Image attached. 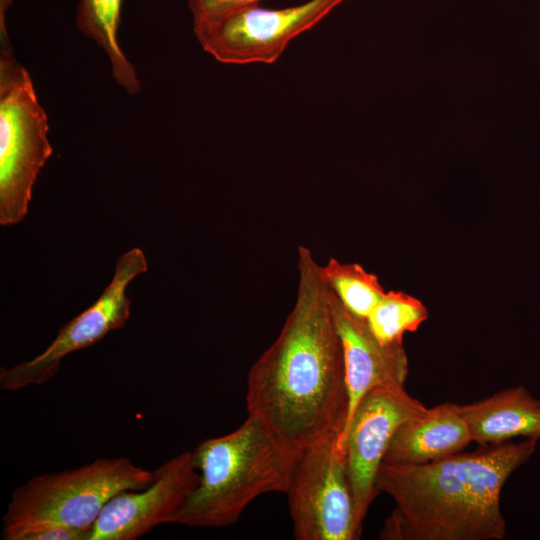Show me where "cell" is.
<instances>
[{
  "label": "cell",
  "mask_w": 540,
  "mask_h": 540,
  "mask_svg": "<svg viewBox=\"0 0 540 540\" xmlns=\"http://www.w3.org/2000/svg\"><path fill=\"white\" fill-rule=\"evenodd\" d=\"M326 286L328 301L343 346L349 398L348 415L341 439L362 397L379 386H404L409 366L403 344L385 345L379 342L366 319L349 312L327 283Z\"/></svg>",
  "instance_id": "8fae6325"
},
{
  "label": "cell",
  "mask_w": 540,
  "mask_h": 540,
  "mask_svg": "<svg viewBox=\"0 0 540 540\" xmlns=\"http://www.w3.org/2000/svg\"><path fill=\"white\" fill-rule=\"evenodd\" d=\"M322 279L352 314L367 319L385 294L378 277L358 263H344L331 257L319 265Z\"/></svg>",
  "instance_id": "9a60e30c"
},
{
  "label": "cell",
  "mask_w": 540,
  "mask_h": 540,
  "mask_svg": "<svg viewBox=\"0 0 540 540\" xmlns=\"http://www.w3.org/2000/svg\"><path fill=\"white\" fill-rule=\"evenodd\" d=\"M93 529L37 525L1 533L4 540H90Z\"/></svg>",
  "instance_id": "e0dca14e"
},
{
  "label": "cell",
  "mask_w": 540,
  "mask_h": 540,
  "mask_svg": "<svg viewBox=\"0 0 540 540\" xmlns=\"http://www.w3.org/2000/svg\"><path fill=\"white\" fill-rule=\"evenodd\" d=\"M460 405L444 403L425 408L395 432L383 462L423 464L462 451L471 442Z\"/></svg>",
  "instance_id": "7c38bea8"
},
{
  "label": "cell",
  "mask_w": 540,
  "mask_h": 540,
  "mask_svg": "<svg viewBox=\"0 0 540 540\" xmlns=\"http://www.w3.org/2000/svg\"><path fill=\"white\" fill-rule=\"evenodd\" d=\"M192 453L199 481L172 523L205 528L231 526L257 497L286 493L298 457L252 416Z\"/></svg>",
  "instance_id": "3957f363"
},
{
  "label": "cell",
  "mask_w": 540,
  "mask_h": 540,
  "mask_svg": "<svg viewBox=\"0 0 540 540\" xmlns=\"http://www.w3.org/2000/svg\"><path fill=\"white\" fill-rule=\"evenodd\" d=\"M298 540H356L358 526L344 448L329 434L297 457L287 492Z\"/></svg>",
  "instance_id": "8992f818"
},
{
  "label": "cell",
  "mask_w": 540,
  "mask_h": 540,
  "mask_svg": "<svg viewBox=\"0 0 540 540\" xmlns=\"http://www.w3.org/2000/svg\"><path fill=\"white\" fill-rule=\"evenodd\" d=\"M537 441L527 438L486 445L423 464L383 462L377 490L390 495L396 507L386 519L380 538L503 539L502 488L534 453Z\"/></svg>",
  "instance_id": "7a4b0ae2"
},
{
  "label": "cell",
  "mask_w": 540,
  "mask_h": 540,
  "mask_svg": "<svg viewBox=\"0 0 540 540\" xmlns=\"http://www.w3.org/2000/svg\"><path fill=\"white\" fill-rule=\"evenodd\" d=\"M147 270L148 263L142 249L135 247L122 254L111 282L100 297L62 326L42 353L10 368H0V388L16 391L42 385L55 376L67 355L92 346L109 332L123 328L130 317L131 305L126 289L135 277Z\"/></svg>",
  "instance_id": "ba28073f"
},
{
  "label": "cell",
  "mask_w": 540,
  "mask_h": 540,
  "mask_svg": "<svg viewBox=\"0 0 540 540\" xmlns=\"http://www.w3.org/2000/svg\"><path fill=\"white\" fill-rule=\"evenodd\" d=\"M344 1L308 0L278 9L255 3L193 26V30L202 48L221 63L273 64L293 39L312 29Z\"/></svg>",
  "instance_id": "52a82bcc"
},
{
  "label": "cell",
  "mask_w": 540,
  "mask_h": 540,
  "mask_svg": "<svg viewBox=\"0 0 540 540\" xmlns=\"http://www.w3.org/2000/svg\"><path fill=\"white\" fill-rule=\"evenodd\" d=\"M426 407L403 385L373 388L358 403L339 441L345 450L355 517L362 529L368 509L379 494L378 473L397 429Z\"/></svg>",
  "instance_id": "9c48e42d"
},
{
  "label": "cell",
  "mask_w": 540,
  "mask_h": 540,
  "mask_svg": "<svg viewBox=\"0 0 540 540\" xmlns=\"http://www.w3.org/2000/svg\"><path fill=\"white\" fill-rule=\"evenodd\" d=\"M260 0H188L193 26L218 19L227 13Z\"/></svg>",
  "instance_id": "ac0fdd59"
},
{
  "label": "cell",
  "mask_w": 540,
  "mask_h": 540,
  "mask_svg": "<svg viewBox=\"0 0 540 540\" xmlns=\"http://www.w3.org/2000/svg\"><path fill=\"white\" fill-rule=\"evenodd\" d=\"M122 2L123 0H80L76 11V25L85 36L104 50L116 83L127 93L136 94L140 90V81L118 41Z\"/></svg>",
  "instance_id": "5bb4252c"
},
{
  "label": "cell",
  "mask_w": 540,
  "mask_h": 540,
  "mask_svg": "<svg viewBox=\"0 0 540 540\" xmlns=\"http://www.w3.org/2000/svg\"><path fill=\"white\" fill-rule=\"evenodd\" d=\"M154 481L114 495L100 512L90 540H135L163 523H172L199 481L192 451L163 463Z\"/></svg>",
  "instance_id": "30bf717a"
},
{
  "label": "cell",
  "mask_w": 540,
  "mask_h": 540,
  "mask_svg": "<svg viewBox=\"0 0 540 540\" xmlns=\"http://www.w3.org/2000/svg\"><path fill=\"white\" fill-rule=\"evenodd\" d=\"M6 28L0 26V224L11 226L28 213L33 185L53 148L46 113Z\"/></svg>",
  "instance_id": "5b68a950"
},
{
  "label": "cell",
  "mask_w": 540,
  "mask_h": 540,
  "mask_svg": "<svg viewBox=\"0 0 540 540\" xmlns=\"http://www.w3.org/2000/svg\"><path fill=\"white\" fill-rule=\"evenodd\" d=\"M154 479V470L124 456L34 476L13 490L2 533L37 525L93 529L109 499L121 491L145 488Z\"/></svg>",
  "instance_id": "277c9868"
},
{
  "label": "cell",
  "mask_w": 540,
  "mask_h": 540,
  "mask_svg": "<svg viewBox=\"0 0 540 540\" xmlns=\"http://www.w3.org/2000/svg\"><path fill=\"white\" fill-rule=\"evenodd\" d=\"M471 440L481 446L523 436L540 439V401L523 386L460 406Z\"/></svg>",
  "instance_id": "4fadbf2b"
},
{
  "label": "cell",
  "mask_w": 540,
  "mask_h": 540,
  "mask_svg": "<svg viewBox=\"0 0 540 540\" xmlns=\"http://www.w3.org/2000/svg\"><path fill=\"white\" fill-rule=\"evenodd\" d=\"M428 316V309L421 300L403 291L391 290L385 292L366 321L382 344H403L404 334L417 331Z\"/></svg>",
  "instance_id": "2e32d148"
},
{
  "label": "cell",
  "mask_w": 540,
  "mask_h": 540,
  "mask_svg": "<svg viewBox=\"0 0 540 540\" xmlns=\"http://www.w3.org/2000/svg\"><path fill=\"white\" fill-rule=\"evenodd\" d=\"M297 268L295 304L252 365L246 392L248 416L295 455L329 434L340 439L349 407L342 342L309 248L298 247Z\"/></svg>",
  "instance_id": "6da1fadb"
}]
</instances>
